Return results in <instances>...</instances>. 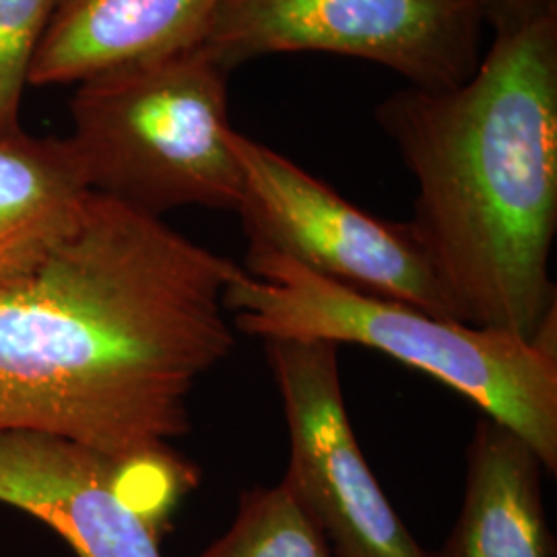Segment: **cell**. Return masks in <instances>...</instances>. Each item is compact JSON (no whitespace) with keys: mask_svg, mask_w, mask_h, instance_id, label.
<instances>
[{"mask_svg":"<svg viewBox=\"0 0 557 557\" xmlns=\"http://www.w3.org/2000/svg\"><path fill=\"white\" fill-rule=\"evenodd\" d=\"M59 0H0V137L21 126V101Z\"/></svg>","mask_w":557,"mask_h":557,"instance_id":"13","label":"cell"},{"mask_svg":"<svg viewBox=\"0 0 557 557\" xmlns=\"http://www.w3.org/2000/svg\"><path fill=\"white\" fill-rule=\"evenodd\" d=\"M199 557H333L314 520L289 485L255 487L239 496L238 512L223 537Z\"/></svg>","mask_w":557,"mask_h":557,"instance_id":"12","label":"cell"},{"mask_svg":"<svg viewBox=\"0 0 557 557\" xmlns=\"http://www.w3.org/2000/svg\"><path fill=\"white\" fill-rule=\"evenodd\" d=\"M223 308L250 337L363 345L421 370L518 434L545 471H557V341L440 319L264 250L246 252Z\"/></svg>","mask_w":557,"mask_h":557,"instance_id":"3","label":"cell"},{"mask_svg":"<svg viewBox=\"0 0 557 557\" xmlns=\"http://www.w3.org/2000/svg\"><path fill=\"white\" fill-rule=\"evenodd\" d=\"M197 483L172 448L110 457L54 434H0V504L48 524L77 557H163L172 510Z\"/></svg>","mask_w":557,"mask_h":557,"instance_id":"7","label":"cell"},{"mask_svg":"<svg viewBox=\"0 0 557 557\" xmlns=\"http://www.w3.org/2000/svg\"><path fill=\"white\" fill-rule=\"evenodd\" d=\"M376 120L418 184L407 223L455 319L557 341V17L494 36L465 83L405 87Z\"/></svg>","mask_w":557,"mask_h":557,"instance_id":"2","label":"cell"},{"mask_svg":"<svg viewBox=\"0 0 557 557\" xmlns=\"http://www.w3.org/2000/svg\"><path fill=\"white\" fill-rule=\"evenodd\" d=\"M89 193L69 140L0 137V292L32 277L73 234Z\"/></svg>","mask_w":557,"mask_h":557,"instance_id":"11","label":"cell"},{"mask_svg":"<svg viewBox=\"0 0 557 557\" xmlns=\"http://www.w3.org/2000/svg\"><path fill=\"white\" fill-rule=\"evenodd\" d=\"M230 143L244 178L236 213L248 250L275 252L363 294L457 320L409 223L361 211L326 182L236 128Z\"/></svg>","mask_w":557,"mask_h":557,"instance_id":"6","label":"cell"},{"mask_svg":"<svg viewBox=\"0 0 557 557\" xmlns=\"http://www.w3.org/2000/svg\"><path fill=\"white\" fill-rule=\"evenodd\" d=\"M537 453L496 419L481 418L467 448L457 524L434 557H556Z\"/></svg>","mask_w":557,"mask_h":557,"instance_id":"10","label":"cell"},{"mask_svg":"<svg viewBox=\"0 0 557 557\" xmlns=\"http://www.w3.org/2000/svg\"><path fill=\"white\" fill-rule=\"evenodd\" d=\"M223 0H59L29 85H77L103 71L199 48Z\"/></svg>","mask_w":557,"mask_h":557,"instance_id":"9","label":"cell"},{"mask_svg":"<svg viewBox=\"0 0 557 557\" xmlns=\"http://www.w3.org/2000/svg\"><path fill=\"white\" fill-rule=\"evenodd\" d=\"M168 223L89 193L79 225L0 292V434L41 432L110 457L172 448L190 395L236 347L238 273Z\"/></svg>","mask_w":557,"mask_h":557,"instance_id":"1","label":"cell"},{"mask_svg":"<svg viewBox=\"0 0 557 557\" xmlns=\"http://www.w3.org/2000/svg\"><path fill=\"white\" fill-rule=\"evenodd\" d=\"M264 354L289 430V485L333 557H434L425 552L359 450L338 379V345L267 338Z\"/></svg>","mask_w":557,"mask_h":557,"instance_id":"8","label":"cell"},{"mask_svg":"<svg viewBox=\"0 0 557 557\" xmlns=\"http://www.w3.org/2000/svg\"><path fill=\"white\" fill-rule=\"evenodd\" d=\"M227 79L199 46L77 83L66 140L87 188L158 220L180 207L236 211Z\"/></svg>","mask_w":557,"mask_h":557,"instance_id":"4","label":"cell"},{"mask_svg":"<svg viewBox=\"0 0 557 557\" xmlns=\"http://www.w3.org/2000/svg\"><path fill=\"white\" fill-rule=\"evenodd\" d=\"M483 0H223L200 48L232 73L250 60L324 52L450 89L483 59Z\"/></svg>","mask_w":557,"mask_h":557,"instance_id":"5","label":"cell"},{"mask_svg":"<svg viewBox=\"0 0 557 557\" xmlns=\"http://www.w3.org/2000/svg\"><path fill=\"white\" fill-rule=\"evenodd\" d=\"M487 27L499 34H510L535 25L539 21L557 17V0H483Z\"/></svg>","mask_w":557,"mask_h":557,"instance_id":"14","label":"cell"}]
</instances>
